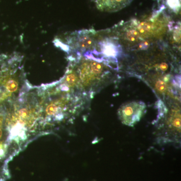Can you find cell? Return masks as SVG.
<instances>
[{"label": "cell", "instance_id": "cell-1", "mask_svg": "<svg viewBox=\"0 0 181 181\" xmlns=\"http://www.w3.org/2000/svg\"><path fill=\"white\" fill-rule=\"evenodd\" d=\"M147 111V106L142 101H133L122 105L118 111L119 118L124 125L132 126L140 121Z\"/></svg>", "mask_w": 181, "mask_h": 181}, {"label": "cell", "instance_id": "cell-2", "mask_svg": "<svg viewBox=\"0 0 181 181\" xmlns=\"http://www.w3.org/2000/svg\"><path fill=\"white\" fill-rule=\"evenodd\" d=\"M167 113L166 122L163 125L166 135L168 136L180 137L181 132V112L179 108H173Z\"/></svg>", "mask_w": 181, "mask_h": 181}, {"label": "cell", "instance_id": "cell-3", "mask_svg": "<svg viewBox=\"0 0 181 181\" xmlns=\"http://www.w3.org/2000/svg\"><path fill=\"white\" fill-rule=\"evenodd\" d=\"M98 9L105 12H115L128 6L133 0H92Z\"/></svg>", "mask_w": 181, "mask_h": 181}, {"label": "cell", "instance_id": "cell-4", "mask_svg": "<svg viewBox=\"0 0 181 181\" xmlns=\"http://www.w3.org/2000/svg\"><path fill=\"white\" fill-rule=\"evenodd\" d=\"M127 37L130 41H135L138 37V33L135 30H130L127 32Z\"/></svg>", "mask_w": 181, "mask_h": 181}, {"label": "cell", "instance_id": "cell-5", "mask_svg": "<svg viewBox=\"0 0 181 181\" xmlns=\"http://www.w3.org/2000/svg\"><path fill=\"white\" fill-rule=\"evenodd\" d=\"M155 89L160 92H165L166 89V85L163 81H158L155 84Z\"/></svg>", "mask_w": 181, "mask_h": 181}, {"label": "cell", "instance_id": "cell-6", "mask_svg": "<svg viewBox=\"0 0 181 181\" xmlns=\"http://www.w3.org/2000/svg\"><path fill=\"white\" fill-rule=\"evenodd\" d=\"M7 150V147L6 145L0 143V161L5 158Z\"/></svg>", "mask_w": 181, "mask_h": 181}]
</instances>
